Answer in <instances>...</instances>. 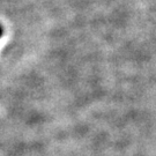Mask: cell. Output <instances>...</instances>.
<instances>
[{"label": "cell", "mask_w": 156, "mask_h": 156, "mask_svg": "<svg viewBox=\"0 0 156 156\" xmlns=\"http://www.w3.org/2000/svg\"><path fill=\"white\" fill-rule=\"evenodd\" d=\"M2 36V28H1V26H0V37Z\"/></svg>", "instance_id": "1"}]
</instances>
